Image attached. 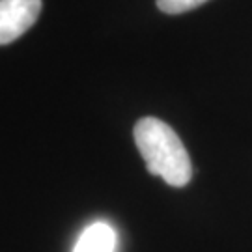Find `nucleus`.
I'll list each match as a JSON object with an SVG mask.
<instances>
[{"instance_id":"2","label":"nucleus","mask_w":252,"mask_h":252,"mask_svg":"<svg viewBox=\"0 0 252 252\" xmlns=\"http://www.w3.org/2000/svg\"><path fill=\"white\" fill-rule=\"evenodd\" d=\"M41 13V0H0V45L28 32Z\"/></svg>"},{"instance_id":"3","label":"nucleus","mask_w":252,"mask_h":252,"mask_svg":"<svg viewBox=\"0 0 252 252\" xmlns=\"http://www.w3.org/2000/svg\"><path fill=\"white\" fill-rule=\"evenodd\" d=\"M116 230L108 222L97 220L82 230L73 252H116Z\"/></svg>"},{"instance_id":"1","label":"nucleus","mask_w":252,"mask_h":252,"mask_svg":"<svg viewBox=\"0 0 252 252\" xmlns=\"http://www.w3.org/2000/svg\"><path fill=\"white\" fill-rule=\"evenodd\" d=\"M135 142L153 176L172 187H185L192 178V164L178 133L153 116L140 118L135 126Z\"/></svg>"},{"instance_id":"4","label":"nucleus","mask_w":252,"mask_h":252,"mask_svg":"<svg viewBox=\"0 0 252 252\" xmlns=\"http://www.w3.org/2000/svg\"><path fill=\"white\" fill-rule=\"evenodd\" d=\"M206 2L207 0H157V8L161 9L162 13L178 15V13H185L189 9L198 8Z\"/></svg>"}]
</instances>
